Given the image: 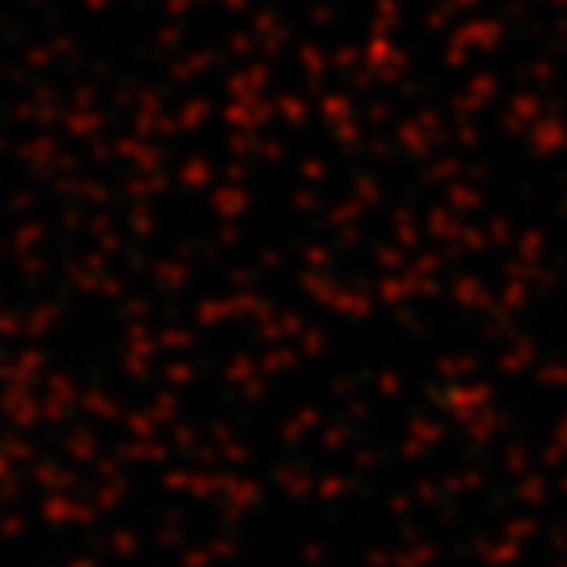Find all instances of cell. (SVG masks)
Wrapping results in <instances>:
<instances>
[]
</instances>
